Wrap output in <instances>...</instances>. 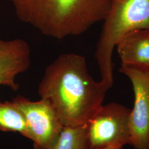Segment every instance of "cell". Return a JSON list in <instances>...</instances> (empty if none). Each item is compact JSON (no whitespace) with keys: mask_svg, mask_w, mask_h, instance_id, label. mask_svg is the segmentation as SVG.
<instances>
[{"mask_svg":"<svg viewBox=\"0 0 149 149\" xmlns=\"http://www.w3.org/2000/svg\"><path fill=\"white\" fill-rule=\"evenodd\" d=\"M110 88L89 74L84 56L65 53L47 67L38 93L52 107L64 127H74L87 124L103 105Z\"/></svg>","mask_w":149,"mask_h":149,"instance_id":"1","label":"cell"},{"mask_svg":"<svg viewBox=\"0 0 149 149\" xmlns=\"http://www.w3.org/2000/svg\"><path fill=\"white\" fill-rule=\"evenodd\" d=\"M21 21L57 39L79 36L103 21L111 0H9Z\"/></svg>","mask_w":149,"mask_h":149,"instance_id":"2","label":"cell"},{"mask_svg":"<svg viewBox=\"0 0 149 149\" xmlns=\"http://www.w3.org/2000/svg\"><path fill=\"white\" fill-rule=\"evenodd\" d=\"M141 29H149V0H111L95 53L101 81L110 88L114 83V49L126 34Z\"/></svg>","mask_w":149,"mask_h":149,"instance_id":"3","label":"cell"},{"mask_svg":"<svg viewBox=\"0 0 149 149\" xmlns=\"http://www.w3.org/2000/svg\"><path fill=\"white\" fill-rule=\"evenodd\" d=\"M132 109L118 103L102 105L86 124L90 149L131 144Z\"/></svg>","mask_w":149,"mask_h":149,"instance_id":"4","label":"cell"},{"mask_svg":"<svg viewBox=\"0 0 149 149\" xmlns=\"http://www.w3.org/2000/svg\"><path fill=\"white\" fill-rule=\"evenodd\" d=\"M12 102L25 119L34 148L53 149L64 127L50 104L43 99L33 102L22 96Z\"/></svg>","mask_w":149,"mask_h":149,"instance_id":"5","label":"cell"},{"mask_svg":"<svg viewBox=\"0 0 149 149\" xmlns=\"http://www.w3.org/2000/svg\"><path fill=\"white\" fill-rule=\"evenodd\" d=\"M119 71L130 80L134 93L130 145L135 149H149V70L121 64Z\"/></svg>","mask_w":149,"mask_h":149,"instance_id":"6","label":"cell"},{"mask_svg":"<svg viewBox=\"0 0 149 149\" xmlns=\"http://www.w3.org/2000/svg\"><path fill=\"white\" fill-rule=\"evenodd\" d=\"M31 55L30 47L23 39H0V86H8L13 91L18 90L16 77L29 68Z\"/></svg>","mask_w":149,"mask_h":149,"instance_id":"7","label":"cell"},{"mask_svg":"<svg viewBox=\"0 0 149 149\" xmlns=\"http://www.w3.org/2000/svg\"><path fill=\"white\" fill-rule=\"evenodd\" d=\"M116 47L122 65L149 70V29L129 32L119 40Z\"/></svg>","mask_w":149,"mask_h":149,"instance_id":"8","label":"cell"},{"mask_svg":"<svg viewBox=\"0 0 149 149\" xmlns=\"http://www.w3.org/2000/svg\"><path fill=\"white\" fill-rule=\"evenodd\" d=\"M0 130L18 132L30 139L25 119L12 102H0Z\"/></svg>","mask_w":149,"mask_h":149,"instance_id":"9","label":"cell"},{"mask_svg":"<svg viewBox=\"0 0 149 149\" xmlns=\"http://www.w3.org/2000/svg\"><path fill=\"white\" fill-rule=\"evenodd\" d=\"M52 149H90L86 124L80 127H64Z\"/></svg>","mask_w":149,"mask_h":149,"instance_id":"10","label":"cell"},{"mask_svg":"<svg viewBox=\"0 0 149 149\" xmlns=\"http://www.w3.org/2000/svg\"><path fill=\"white\" fill-rule=\"evenodd\" d=\"M123 146L120 145H112L102 149H123Z\"/></svg>","mask_w":149,"mask_h":149,"instance_id":"11","label":"cell"}]
</instances>
